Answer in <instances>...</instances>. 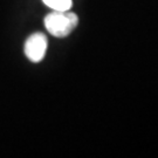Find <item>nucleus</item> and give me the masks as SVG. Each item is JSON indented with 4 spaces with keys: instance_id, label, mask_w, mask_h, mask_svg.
Returning <instances> with one entry per match:
<instances>
[{
    "instance_id": "1",
    "label": "nucleus",
    "mask_w": 158,
    "mask_h": 158,
    "mask_svg": "<svg viewBox=\"0 0 158 158\" xmlns=\"http://www.w3.org/2000/svg\"><path fill=\"white\" fill-rule=\"evenodd\" d=\"M79 25V17L73 12L54 11L45 18V27L55 38H66Z\"/></svg>"
},
{
    "instance_id": "2",
    "label": "nucleus",
    "mask_w": 158,
    "mask_h": 158,
    "mask_svg": "<svg viewBox=\"0 0 158 158\" xmlns=\"http://www.w3.org/2000/svg\"><path fill=\"white\" fill-rule=\"evenodd\" d=\"M48 48V41L44 33L36 32L33 33L25 42L23 52L25 55L31 62H40L45 57L46 52Z\"/></svg>"
},
{
    "instance_id": "3",
    "label": "nucleus",
    "mask_w": 158,
    "mask_h": 158,
    "mask_svg": "<svg viewBox=\"0 0 158 158\" xmlns=\"http://www.w3.org/2000/svg\"><path fill=\"white\" fill-rule=\"evenodd\" d=\"M42 1L47 7L52 8L53 11L60 12L69 11L73 4L72 0H42Z\"/></svg>"
}]
</instances>
